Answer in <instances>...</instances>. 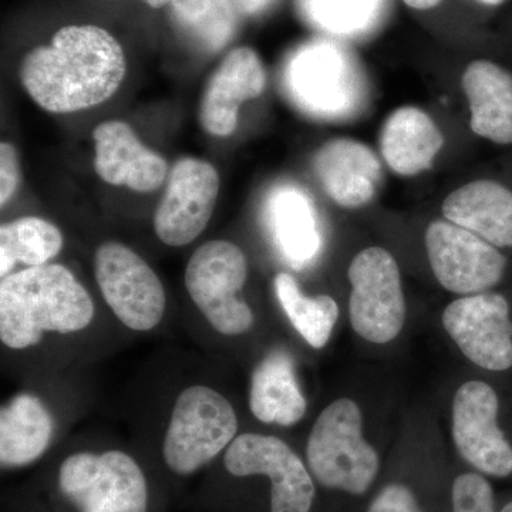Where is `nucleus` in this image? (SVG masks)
I'll return each mask as SVG.
<instances>
[{
    "instance_id": "1",
    "label": "nucleus",
    "mask_w": 512,
    "mask_h": 512,
    "mask_svg": "<svg viewBox=\"0 0 512 512\" xmlns=\"http://www.w3.org/2000/svg\"><path fill=\"white\" fill-rule=\"evenodd\" d=\"M123 47L99 26H66L26 55L23 87L42 109L73 113L109 100L126 76Z\"/></svg>"
},
{
    "instance_id": "2",
    "label": "nucleus",
    "mask_w": 512,
    "mask_h": 512,
    "mask_svg": "<svg viewBox=\"0 0 512 512\" xmlns=\"http://www.w3.org/2000/svg\"><path fill=\"white\" fill-rule=\"evenodd\" d=\"M10 512H153V491L133 454L77 450L20 491Z\"/></svg>"
},
{
    "instance_id": "3",
    "label": "nucleus",
    "mask_w": 512,
    "mask_h": 512,
    "mask_svg": "<svg viewBox=\"0 0 512 512\" xmlns=\"http://www.w3.org/2000/svg\"><path fill=\"white\" fill-rule=\"evenodd\" d=\"M94 312L92 296L64 265L25 268L0 282V340L9 350L35 348L49 335L82 332Z\"/></svg>"
},
{
    "instance_id": "4",
    "label": "nucleus",
    "mask_w": 512,
    "mask_h": 512,
    "mask_svg": "<svg viewBox=\"0 0 512 512\" xmlns=\"http://www.w3.org/2000/svg\"><path fill=\"white\" fill-rule=\"evenodd\" d=\"M305 461L318 494L349 501L373 494L382 460L363 437V416L356 402L338 399L319 414L306 443Z\"/></svg>"
},
{
    "instance_id": "5",
    "label": "nucleus",
    "mask_w": 512,
    "mask_h": 512,
    "mask_svg": "<svg viewBox=\"0 0 512 512\" xmlns=\"http://www.w3.org/2000/svg\"><path fill=\"white\" fill-rule=\"evenodd\" d=\"M237 434V413L224 394L205 384L185 387L161 444L164 468L175 478L195 476L224 454Z\"/></svg>"
},
{
    "instance_id": "6",
    "label": "nucleus",
    "mask_w": 512,
    "mask_h": 512,
    "mask_svg": "<svg viewBox=\"0 0 512 512\" xmlns=\"http://www.w3.org/2000/svg\"><path fill=\"white\" fill-rule=\"evenodd\" d=\"M284 83L293 103L316 119H349L365 100V80L355 60L335 43L322 40L293 53Z\"/></svg>"
},
{
    "instance_id": "7",
    "label": "nucleus",
    "mask_w": 512,
    "mask_h": 512,
    "mask_svg": "<svg viewBox=\"0 0 512 512\" xmlns=\"http://www.w3.org/2000/svg\"><path fill=\"white\" fill-rule=\"evenodd\" d=\"M247 279V256L224 239L202 244L192 254L184 275L191 301L211 328L228 338L245 335L254 326V312L241 298Z\"/></svg>"
},
{
    "instance_id": "8",
    "label": "nucleus",
    "mask_w": 512,
    "mask_h": 512,
    "mask_svg": "<svg viewBox=\"0 0 512 512\" xmlns=\"http://www.w3.org/2000/svg\"><path fill=\"white\" fill-rule=\"evenodd\" d=\"M93 269L104 302L127 329L150 332L163 322V282L136 251L120 242H104L96 249Z\"/></svg>"
},
{
    "instance_id": "9",
    "label": "nucleus",
    "mask_w": 512,
    "mask_h": 512,
    "mask_svg": "<svg viewBox=\"0 0 512 512\" xmlns=\"http://www.w3.org/2000/svg\"><path fill=\"white\" fill-rule=\"evenodd\" d=\"M348 275L352 284V328L367 342H392L406 322V301L396 259L384 248H366L353 258Z\"/></svg>"
},
{
    "instance_id": "10",
    "label": "nucleus",
    "mask_w": 512,
    "mask_h": 512,
    "mask_svg": "<svg viewBox=\"0 0 512 512\" xmlns=\"http://www.w3.org/2000/svg\"><path fill=\"white\" fill-rule=\"evenodd\" d=\"M221 473L231 478L268 474L278 493L279 512H315L318 505V487L306 461L279 437L239 434L222 454Z\"/></svg>"
},
{
    "instance_id": "11",
    "label": "nucleus",
    "mask_w": 512,
    "mask_h": 512,
    "mask_svg": "<svg viewBox=\"0 0 512 512\" xmlns=\"http://www.w3.org/2000/svg\"><path fill=\"white\" fill-rule=\"evenodd\" d=\"M497 393L490 384L471 380L453 400V440L460 457L485 477L512 476V446L498 426Z\"/></svg>"
},
{
    "instance_id": "12",
    "label": "nucleus",
    "mask_w": 512,
    "mask_h": 512,
    "mask_svg": "<svg viewBox=\"0 0 512 512\" xmlns=\"http://www.w3.org/2000/svg\"><path fill=\"white\" fill-rule=\"evenodd\" d=\"M434 276L447 291L476 295L503 279L507 258L494 245L450 221H433L426 231Z\"/></svg>"
},
{
    "instance_id": "13",
    "label": "nucleus",
    "mask_w": 512,
    "mask_h": 512,
    "mask_svg": "<svg viewBox=\"0 0 512 512\" xmlns=\"http://www.w3.org/2000/svg\"><path fill=\"white\" fill-rule=\"evenodd\" d=\"M448 336L470 362L491 372L512 367L510 303L500 293L456 299L443 313Z\"/></svg>"
},
{
    "instance_id": "14",
    "label": "nucleus",
    "mask_w": 512,
    "mask_h": 512,
    "mask_svg": "<svg viewBox=\"0 0 512 512\" xmlns=\"http://www.w3.org/2000/svg\"><path fill=\"white\" fill-rule=\"evenodd\" d=\"M220 194V175L214 165L183 158L174 165L167 191L154 214V231L168 247L195 241L214 214Z\"/></svg>"
},
{
    "instance_id": "15",
    "label": "nucleus",
    "mask_w": 512,
    "mask_h": 512,
    "mask_svg": "<svg viewBox=\"0 0 512 512\" xmlns=\"http://www.w3.org/2000/svg\"><path fill=\"white\" fill-rule=\"evenodd\" d=\"M265 84V67L258 53L251 47L232 50L205 87L200 106L201 126L212 136H231L237 130L242 103L261 96Z\"/></svg>"
},
{
    "instance_id": "16",
    "label": "nucleus",
    "mask_w": 512,
    "mask_h": 512,
    "mask_svg": "<svg viewBox=\"0 0 512 512\" xmlns=\"http://www.w3.org/2000/svg\"><path fill=\"white\" fill-rule=\"evenodd\" d=\"M313 173L326 195L342 208L366 207L383 180L382 163L366 144L335 138L319 148Z\"/></svg>"
},
{
    "instance_id": "17",
    "label": "nucleus",
    "mask_w": 512,
    "mask_h": 512,
    "mask_svg": "<svg viewBox=\"0 0 512 512\" xmlns=\"http://www.w3.org/2000/svg\"><path fill=\"white\" fill-rule=\"evenodd\" d=\"M94 168L104 183L138 192L156 191L164 183L167 163L150 150L124 121H104L93 131Z\"/></svg>"
},
{
    "instance_id": "18",
    "label": "nucleus",
    "mask_w": 512,
    "mask_h": 512,
    "mask_svg": "<svg viewBox=\"0 0 512 512\" xmlns=\"http://www.w3.org/2000/svg\"><path fill=\"white\" fill-rule=\"evenodd\" d=\"M55 419L33 393H19L0 410V466L3 471L30 467L52 447Z\"/></svg>"
},
{
    "instance_id": "19",
    "label": "nucleus",
    "mask_w": 512,
    "mask_h": 512,
    "mask_svg": "<svg viewBox=\"0 0 512 512\" xmlns=\"http://www.w3.org/2000/svg\"><path fill=\"white\" fill-rule=\"evenodd\" d=\"M443 214L495 248L512 247V191L503 184L480 180L463 185L444 200Z\"/></svg>"
},
{
    "instance_id": "20",
    "label": "nucleus",
    "mask_w": 512,
    "mask_h": 512,
    "mask_svg": "<svg viewBox=\"0 0 512 512\" xmlns=\"http://www.w3.org/2000/svg\"><path fill=\"white\" fill-rule=\"evenodd\" d=\"M463 89L470 104L471 130L500 146L512 144V74L490 60L467 66Z\"/></svg>"
},
{
    "instance_id": "21",
    "label": "nucleus",
    "mask_w": 512,
    "mask_h": 512,
    "mask_svg": "<svg viewBox=\"0 0 512 512\" xmlns=\"http://www.w3.org/2000/svg\"><path fill=\"white\" fill-rule=\"evenodd\" d=\"M380 151L393 173L412 177L433 165L444 137L429 114L417 107L394 110L380 131Z\"/></svg>"
},
{
    "instance_id": "22",
    "label": "nucleus",
    "mask_w": 512,
    "mask_h": 512,
    "mask_svg": "<svg viewBox=\"0 0 512 512\" xmlns=\"http://www.w3.org/2000/svg\"><path fill=\"white\" fill-rule=\"evenodd\" d=\"M306 407L292 357L285 350H272L252 372L249 409L262 423L291 427L305 417Z\"/></svg>"
},
{
    "instance_id": "23",
    "label": "nucleus",
    "mask_w": 512,
    "mask_h": 512,
    "mask_svg": "<svg viewBox=\"0 0 512 512\" xmlns=\"http://www.w3.org/2000/svg\"><path fill=\"white\" fill-rule=\"evenodd\" d=\"M266 214L276 245L289 264L298 269L311 264L322 239L315 207L306 192L293 185L275 188L269 195Z\"/></svg>"
},
{
    "instance_id": "24",
    "label": "nucleus",
    "mask_w": 512,
    "mask_h": 512,
    "mask_svg": "<svg viewBox=\"0 0 512 512\" xmlns=\"http://www.w3.org/2000/svg\"><path fill=\"white\" fill-rule=\"evenodd\" d=\"M64 245L62 231L39 217H23L0 227V276L15 272L19 264L28 268L49 264Z\"/></svg>"
},
{
    "instance_id": "25",
    "label": "nucleus",
    "mask_w": 512,
    "mask_h": 512,
    "mask_svg": "<svg viewBox=\"0 0 512 512\" xmlns=\"http://www.w3.org/2000/svg\"><path fill=\"white\" fill-rule=\"evenodd\" d=\"M170 10L177 28L202 52H220L237 32L232 0H171Z\"/></svg>"
},
{
    "instance_id": "26",
    "label": "nucleus",
    "mask_w": 512,
    "mask_h": 512,
    "mask_svg": "<svg viewBox=\"0 0 512 512\" xmlns=\"http://www.w3.org/2000/svg\"><path fill=\"white\" fill-rule=\"evenodd\" d=\"M276 296L296 332L313 349L328 345L339 319V306L329 295L309 298L299 289L292 275L281 272L275 276Z\"/></svg>"
},
{
    "instance_id": "27",
    "label": "nucleus",
    "mask_w": 512,
    "mask_h": 512,
    "mask_svg": "<svg viewBox=\"0 0 512 512\" xmlns=\"http://www.w3.org/2000/svg\"><path fill=\"white\" fill-rule=\"evenodd\" d=\"M298 9L312 28L353 37L369 32L379 22L384 0H298Z\"/></svg>"
},
{
    "instance_id": "28",
    "label": "nucleus",
    "mask_w": 512,
    "mask_h": 512,
    "mask_svg": "<svg viewBox=\"0 0 512 512\" xmlns=\"http://www.w3.org/2000/svg\"><path fill=\"white\" fill-rule=\"evenodd\" d=\"M500 507L488 478L477 471H463L448 487L447 512H498Z\"/></svg>"
},
{
    "instance_id": "29",
    "label": "nucleus",
    "mask_w": 512,
    "mask_h": 512,
    "mask_svg": "<svg viewBox=\"0 0 512 512\" xmlns=\"http://www.w3.org/2000/svg\"><path fill=\"white\" fill-rule=\"evenodd\" d=\"M20 167L18 151L10 143L0 144V204L5 207L18 190Z\"/></svg>"
},
{
    "instance_id": "30",
    "label": "nucleus",
    "mask_w": 512,
    "mask_h": 512,
    "mask_svg": "<svg viewBox=\"0 0 512 512\" xmlns=\"http://www.w3.org/2000/svg\"><path fill=\"white\" fill-rule=\"evenodd\" d=\"M272 2L274 0H232L235 8L241 10L242 13H247V15H256V13L262 12Z\"/></svg>"
},
{
    "instance_id": "31",
    "label": "nucleus",
    "mask_w": 512,
    "mask_h": 512,
    "mask_svg": "<svg viewBox=\"0 0 512 512\" xmlns=\"http://www.w3.org/2000/svg\"><path fill=\"white\" fill-rule=\"evenodd\" d=\"M410 8L417 10H429L440 5L441 0H403Z\"/></svg>"
},
{
    "instance_id": "32",
    "label": "nucleus",
    "mask_w": 512,
    "mask_h": 512,
    "mask_svg": "<svg viewBox=\"0 0 512 512\" xmlns=\"http://www.w3.org/2000/svg\"><path fill=\"white\" fill-rule=\"evenodd\" d=\"M148 6L154 9H161L164 6L170 5L171 0H143Z\"/></svg>"
},
{
    "instance_id": "33",
    "label": "nucleus",
    "mask_w": 512,
    "mask_h": 512,
    "mask_svg": "<svg viewBox=\"0 0 512 512\" xmlns=\"http://www.w3.org/2000/svg\"><path fill=\"white\" fill-rule=\"evenodd\" d=\"M478 2L484 3V5L488 6H500L501 3L505 2V0H478Z\"/></svg>"
},
{
    "instance_id": "34",
    "label": "nucleus",
    "mask_w": 512,
    "mask_h": 512,
    "mask_svg": "<svg viewBox=\"0 0 512 512\" xmlns=\"http://www.w3.org/2000/svg\"><path fill=\"white\" fill-rule=\"evenodd\" d=\"M498 512H512V500L507 501V503L501 505L500 510Z\"/></svg>"
}]
</instances>
